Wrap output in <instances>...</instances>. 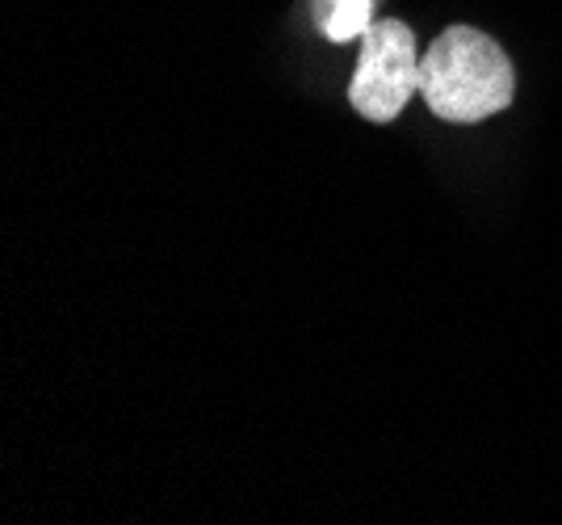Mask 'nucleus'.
I'll list each match as a JSON object with an SVG mask.
<instances>
[{
  "label": "nucleus",
  "instance_id": "7ed1b4c3",
  "mask_svg": "<svg viewBox=\"0 0 562 525\" xmlns=\"http://www.w3.org/2000/svg\"><path fill=\"white\" fill-rule=\"evenodd\" d=\"M378 0H311L315 22L331 43H352L374 25Z\"/></svg>",
  "mask_w": 562,
  "mask_h": 525
},
{
  "label": "nucleus",
  "instance_id": "f257e3e1",
  "mask_svg": "<svg viewBox=\"0 0 562 525\" xmlns=\"http://www.w3.org/2000/svg\"><path fill=\"white\" fill-rule=\"evenodd\" d=\"M516 93L513 59L483 30L449 25L420 55V97L446 122H483L508 110Z\"/></svg>",
  "mask_w": 562,
  "mask_h": 525
},
{
  "label": "nucleus",
  "instance_id": "f03ea898",
  "mask_svg": "<svg viewBox=\"0 0 562 525\" xmlns=\"http://www.w3.org/2000/svg\"><path fill=\"white\" fill-rule=\"evenodd\" d=\"M357 72L349 85V101L361 119L395 122L412 93H420V51L416 34L403 22L386 18L357 38Z\"/></svg>",
  "mask_w": 562,
  "mask_h": 525
}]
</instances>
